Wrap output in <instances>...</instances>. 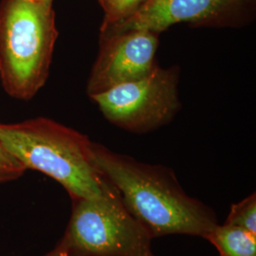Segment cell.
Segmentation results:
<instances>
[{
    "mask_svg": "<svg viewBox=\"0 0 256 256\" xmlns=\"http://www.w3.org/2000/svg\"><path fill=\"white\" fill-rule=\"evenodd\" d=\"M45 256H74L72 248L68 246V244L66 243V241L64 238L59 242V244L54 248L50 252H48Z\"/></svg>",
    "mask_w": 256,
    "mask_h": 256,
    "instance_id": "cell-12",
    "label": "cell"
},
{
    "mask_svg": "<svg viewBox=\"0 0 256 256\" xmlns=\"http://www.w3.org/2000/svg\"><path fill=\"white\" fill-rule=\"evenodd\" d=\"M64 239L75 256H155L153 238L124 207L116 191L74 200Z\"/></svg>",
    "mask_w": 256,
    "mask_h": 256,
    "instance_id": "cell-4",
    "label": "cell"
},
{
    "mask_svg": "<svg viewBox=\"0 0 256 256\" xmlns=\"http://www.w3.org/2000/svg\"><path fill=\"white\" fill-rule=\"evenodd\" d=\"M148 0H110L104 7V19L101 32L117 26L133 16Z\"/></svg>",
    "mask_w": 256,
    "mask_h": 256,
    "instance_id": "cell-10",
    "label": "cell"
},
{
    "mask_svg": "<svg viewBox=\"0 0 256 256\" xmlns=\"http://www.w3.org/2000/svg\"><path fill=\"white\" fill-rule=\"evenodd\" d=\"M220 256H256V236L227 224L218 225L205 238Z\"/></svg>",
    "mask_w": 256,
    "mask_h": 256,
    "instance_id": "cell-8",
    "label": "cell"
},
{
    "mask_svg": "<svg viewBox=\"0 0 256 256\" xmlns=\"http://www.w3.org/2000/svg\"><path fill=\"white\" fill-rule=\"evenodd\" d=\"M27 169L0 142V183L14 180Z\"/></svg>",
    "mask_w": 256,
    "mask_h": 256,
    "instance_id": "cell-11",
    "label": "cell"
},
{
    "mask_svg": "<svg viewBox=\"0 0 256 256\" xmlns=\"http://www.w3.org/2000/svg\"><path fill=\"white\" fill-rule=\"evenodd\" d=\"M104 116L117 126L144 133L172 119L178 110V75L158 66L135 81L92 96Z\"/></svg>",
    "mask_w": 256,
    "mask_h": 256,
    "instance_id": "cell-5",
    "label": "cell"
},
{
    "mask_svg": "<svg viewBox=\"0 0 256 256\" xmlns=\"http://www.w3.org/2000/svg\"><path fill=\"white\" fill-rule=\"evenodd\" d=\"M0 142L26 169L60 183L74 200L102 198L117 191L95 164L92 140L52 120L0 124Z\"/></svg>",
    "mask_w": 256,
    "mask_h": 256,
    "instance_id": "cell-2",
    "label": "cell"
},
{
    "mask_svg": "<svg viewBox=\"0 0 256 256\" xmlns=\"http://www.w3.org/2000/svg\"><path fill=\"white\" fill-rule=\"evenodd\" d=\"M99 1H100V4H101L102 7L104 9V7L106 6V4L108 3L110 0H99Z\"/></svg>",
    "mask_w": 256,
    "mask_h": 256,
    "instance_id": "cell-13",
    "label": "cell"
},
{
    "mask_svg": "<svg viewBox=\"0 0 256 256\" xmlns=\"http://www.w3.org/2000/svg\"><path fill=\"white\" fill-rule=\"evenodd\" d=\"M158 36L142 30L101 36L100 52L88 79V94L92 97L150 74L156 66Z\"/></svg>",
    "mask_w": 256,
    "mask_h": 256,
    "instance_id": "cell-6",
    "label": "cell"
},
{
    "mask_svg": "<svg viewBox=\"0 0 256 256\" xmlns=\"http://www.w3.org/2000/svg\"><path fill=\"white\" fill-rule=\"evenodd\" d=\"M92 149L95 164L152 238L188 234L205 238L218 225L214 210L185 192L171 169L138 162L96 142Z\"/></svg>",
    "mask_w": 256,
    "mask_h": 256,
    "instance_id": "cell-1",
    "label": "cell"
},
{
    "mask_svg": "<svg viewBox=\"0 0 256 256\" xmlns=\"http://www.w3.org/2000/svg\"><path fill=\"white\" fill-rule=\"evenodd\" d=\"M57 36L52 3L3 0L0 78L10 96L30 100L45 84Z\"/></svg>",
    "mask_w": 256,
    "mask_h": 256,
    "instance_id": "cell-3",
    "label": "cell"
},
{
    "mask_svg": "<svg viewBox=\"0 0 256 256\" xmlns=\"http://www.w3.org/2000/svg\"><path fill=\"white\" fill-rule=\"evenodd\" d=\"M224 224L241 228L256 236V192L232 205L229 216Z\"/></svg>",
    "mask_w": 256,
    "mask_h": 256,
    "instance_id": "cell-9",
    "label": "cell"
},
{
    "mask_svg": "<svg viewBox=\"0 0 256 256\" xmlns=\"http://www.w3.org/2000/svg\"><path fill=\"white\" fill-rule=\"evenodd\" d=\"M244 0H148L129 18L101 32V36L128 30L160 34L180 22H208L223 18Z\"/></svg>",
    "mask_w": 256,
    "mask_h": 256,
    "instance_id": "cell-7",
    "label": "cell"
},
{
    "mask_svg": "<svg viewBox=\"0 0 256 256\" xmlns=\"http://www.w3.org/2000/svg\"><path fill=\"white\" fill-rule=\"evenodd\" d=\"M40 1H43V2H48V3H52L54 0H40Z\"/></svg>",
    "mask_w": 256,
    "mask_h": 256,
    "instance_id": "cell-14",
    "label": "cell"
}]
</instances>
